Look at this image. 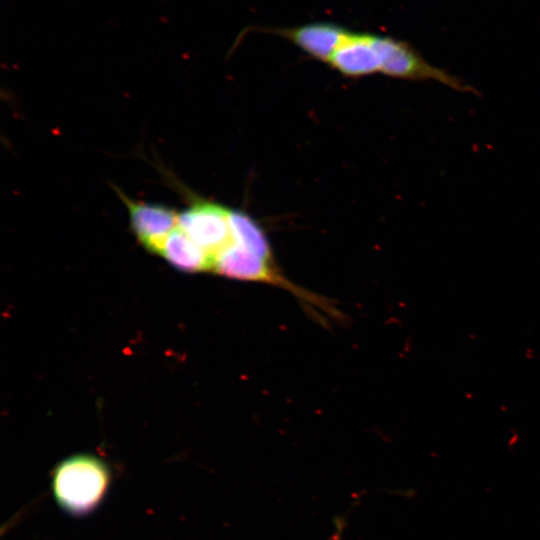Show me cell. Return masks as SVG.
Segmentation results:
<instances>
[{
	"mask_svg": "<svg viewBox=\"0 0 540 540\" xmlns=\"http://www.w3.org/2000/svg\"><path fill=\"white\" fill-rule=\"evenodd\" d=\"M213 271L232 279L271 284L286 289L316 316H319L320 311L328 314L333 306L330 300L288 280L274 263L261 259L235 243L214 258Z\"/></svg>",
	"mask_w": 540,
	"mask_h": 540,
	"instance_id": "7a4b0ae2",
	"label": "cell"
},
{
	"mask_svg": "<svg viewBox=\"0 0 540 540\" xmlns=\"http://www.w3.org/2000/svg\"><path fill=\"white\" fill-rule=\"evenodd\" d=\"M178 226L213 259L234 243L229 209L199 200L179 214Z\"/></svg>",
	"mask_w": 540,
	"mask_h": 540,
	"instance_id": "3957f363",
	"label": "cell"
},
{
	"mask_svg": "<svg viewBox=\"0 0 540 540\" xmlns=\"http://www.w3.org/2000/svg\"><path fill=\"white\" fill-rule=\"evenodd\" d=\"M173 267L185 272L213 270L214 259L179 226L168 235L161 254Z\"/></svg>",
	"mask_w": 540,
	"mask_h": 540,
	"instance_id": "52a82bcc",
	"label": "cell"
},
{
	"mask_svg": "<svg viewBox=\"0 0 540 540\" xmlns=\"http://www.w3.org/2000/svg\"><path fill=\"white\" fill-rule=\"evenodd\" d=\"M112 479L105 461L91 454L72 455L51 474V489L58 506L72 516L94 511L104 500Z\"/></svg>",
	"mask_w": 540,
	"mask_h": 540,
	"instance_id": "6da1fadb",
	"label": "cell"
},
{
	"mask_svg": "<svg viewBox=\"0 0 540 540\" xmlns=\"http://www.w3.org/2000/svg\"><path fill=\"white\" fill-rule=\"evenodd\" d=\"M229 224L235 244L263 260L274 263L267 237L253 218L243 211L229 210Z\"/></svg>",
	"mask_w": 540,
	"mask_h": 540,
	"instance_id": "ba28073f",
	"label": "cell"
},
{
	"mask_svg": "<svg viewBox=\"0 0 540 540\" xmlns=\"http://www.w3.org/2000/svg\"><path fill=\"white\" fill-rule=\"evenodd\" d=\"M341 24L314 21L287 27H255L254 30L288 40L315 60L327 63L342 30Z\"/></svg>",
	"mask_w": 540,
	"mask_h": 540,
	"instance_id": "8992f818",
	"label": "cell"
},
{
	"mask_svg": "<svg viewBox=\"0 0 540 540\" xmlns=\"http://www.w3.org/2000/svg\"><path fill=\"white\" fill-rule=\"evenodd\" d=\"M326 64L347 77L380 73L376 33L356 31L343 25L338 43Z\"/></svg>",
	"mask_w": 540,
	"mask_h": 540,
	"instance_id": "277c9868",
	"label": "cell"
},
{
	"mask_svg": "<svg viewBox=\"0 0 540 540\" xmlns=\"http://www.w3.org/2000/svg\"><path fill=\"white\" fill-rule=\"evenodd\" d=\"M129 210L131 228L146 250L161 254L164 243L176 228L179 214L169 207L131 200L117 191Z\"/></svg>",
	"mask_w": 540,
	"mask_h": 540,
	"instance_id": "5b68a950",
	"label": "cell"
}]
</instances>
